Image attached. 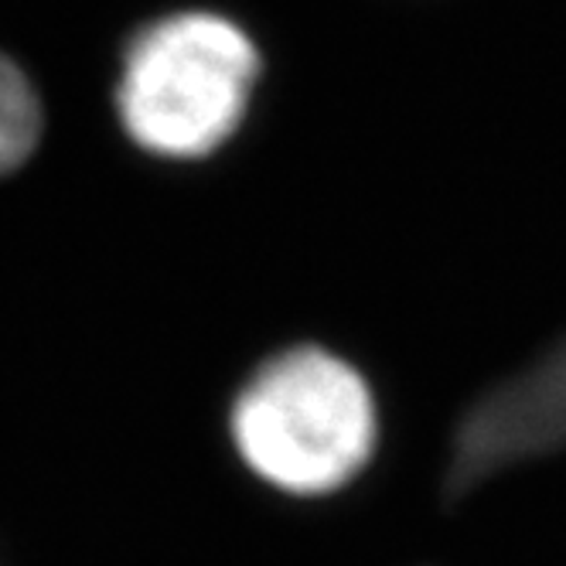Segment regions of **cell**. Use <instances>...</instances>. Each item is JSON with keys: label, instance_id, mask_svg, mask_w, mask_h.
<instances>
[{"label": "cell", "instance_id": "obj_2", "mask_svg": "<svg viewBox=\"0 0 566 566\" xmlns=\"http://www.w3.org/2000/svg\"><path fill=\"white\" fill-rule=\"evenodd\" d=\"M229 430L239 458L273 489L297 499L332 495L373 458L376 402L345 358L297 345L247 379Z\"/></svg>", "mask_w": 566, "mask_h": 566}, {"label": "cell", "instance_id": "obj_3", "mask_svg": "<svg viewBox=\"0 0 566 566\" xmlns=\"http://www.w3.org/2000/svg\"><path fill=\"white\" fill-rule=\"evenodd\" d=\"M45 130V109L28 72L0 55V178L18 171Z\"/></svg>", "mask_w": 566, "mask_h": 566}, {"label": "cell", "instance_id": "obj_1", "mask_svg": "<svg viewBox=\"0 0 566 566\" xmlns=\"http://www.w3.org/2000/svg\"><path fill=\"white\" fill-rule=\"evenodd\" d=\"M256 75L260 49L232 18L165 14L144 24L124 52L116 78L119 124L154 157H209L239 130Z\"/></svg>", "mask_w": 566, "mask_h": 566}]
</instances>
